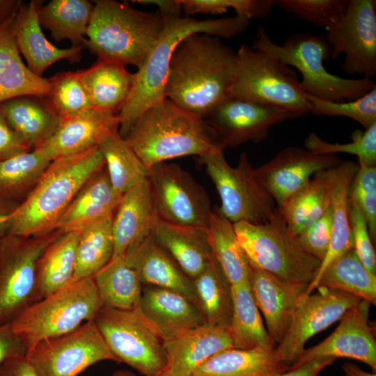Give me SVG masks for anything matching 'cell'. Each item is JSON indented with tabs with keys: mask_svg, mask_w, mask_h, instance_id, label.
I'll return each mask as SVG.
<instances>
[{
	"mask_svg": "<svg viewBox=\"0 0 376 376\" xmlns=\"http://www.w3.org/2000/svg\"><path fill=\"white\" fill-rule=\"evenodd\" d=\"M237 71V53L220 38L191 34L172 53L164 97L205 118L230 96Z\"/></svg>",
	"mask_w": 376,
	"mask_h": 376,
	"instance_id": "cell-1",
	"label": "cell"
},
{
	"mask_svg": "<svg viewBox=\"0 0 376 376\" xmlns=\"http://www.w3.org/2000/svg\"><path fill=\"white\" fill-rule=\"evenodd\" d=\"M105 166L99 147L53 159L9 220L6 235L39 236L56 226L81 187Z\"/></svg>",
	"mask_w": 376,
	"mask_h": 376,
	"instance_id": "cell-2",
	"label": "cell"
},
{
	"mask_svg": "<svg viewBox=\"0 0 376 376\" xmlns=\"http://www.w3.org/2000/svg\"><path fill=\"white\" fill-rule=\"evenodd\" d=\"M164 20V31L142 66L134 73L130 93L118 113V132L123 138L126 137L146 109L166 98L164 89L169 61L181 40L194 33L231 38L244 32L250 25L249 19L237 15L205 20L181 16Z\"/></svg>",
	"mask_w": 376,
	"mask_h": 376,
	"instance_id": "cell-3",
	"label": "cell"
},
{
	"mask_svg": "<svg viewBox=\"0 0 376 376\" xmlns=\"http://www.w3.org/2000/svg\"><path fill=\"white\" fill-rule=\"evenodd\" d=\"M124 139L148 169L168 159L221 148L203 118L167 98L146 109Z\"/></svg>",
	"mask_w": 376,
	"mask_h": 376,
	"instance_id": "cell-4",
	"label": "cell"
},
{
	"mask_svg": "<svg viewBox=\"0 0 376 376\" xmlns=\"http://www.w3.org/2000/svg\"><path fill=\"white\" fill-rule=\"evenodd\" d=\"M84 44L99 60L140 68L164 29L158 12L147 13L114 0L93 1Z\"/></svg>",
	"mask_w": 376,
	"mask_h": 376,
	"instance_id": "cell-5",
	"label": "cell"
},
{
	"mask_svg": "<svg viewBox=\"0 0 376 376\" xmlns=\"http://www.w3.org/2000/svg\"><path fill=\"white\" fill-rule=\"evenodd\" d=\"M292 66L302 75L301 89L318 99L341 102L357 100L376 87L370 79H347L331 74L324 65L329 59L331 48L324 35L294 33L283 45L271 40L263 27L259 26L251 46Z\"/></svg>",
	"mask_w": 376,
	"mask_h": 376,
	"instance_id": "cell-6",
	"label": "cell"
},
{
	"mask_svg": "<svg viewBox=\"0 0 376 376\" xmlns=\"http://www.w3.org/2000/svg\"><path fill=\"white\" fill-rule=\"evenodd\" d=\"M233 226L250 265L292 283L308 285L315 278L321 261L299 246L277 207L263 224Z\"/></svg>",
	"mask_w": 376,
	"mask_h": 376,
	"instance_id": "cell-7",
	"label": "cell"
},
{
	"mask_svg": "<svg viewBox=\"0 0 376 376\" xmlns=\"http://www.w3.org/2000/svg\"><path fill=\"white\" fill-rule=\"evenodd\" d=\"M237 71L230 96L285 113L289 118L311 112L296 72L277 58L242 45L236 52Z\"/></svg>",
	"mask_w": 376,
	"mask_h": 376,
	"instance_id": "cell-8",
	"label": "cell"
},
{
	"mask_svg": "<svg viewBox=\"0 0 376 376\" xmlns=\"http://www.w3.org/2000/svg\"><path fill=\"white\" fill-rule=\"evenodd\" d=\"M101 308L93 279L86 278L70 282L29 306L10 324L29 350L43 340L66 334L94 320Z\"/></svg>",
	"mask_w": 376,
	"mask_h": 376,
	"instance_id": "cell-9",
	"label": "cell"
},
{
	"mask_svg": "<svg viewBox=\"0 0 376 376\" xmlns=\"http://www.w3.org/2000/svg\"><path fill=\"white\" fill-rule=\"evenodd\" d=\"M94 322L118 363L127 364L144 376H158L166 369L165 340L139 307H102Z\"/></svg>",
	"mask_w": 376,
	"mask_h": 376,
	"instance_id": "cell-10",
	"label": "cell"
},
{
	"mask_svg": "<svg viewBox=\"0 0 376 376\" xmlns=\"http://www.w3.org/2000/svg\"><path fill=\"white\" fill-rule=\"evenodd\" d=\"M199 159L218 191V209L226 219L232 224H259L271 218L276 208L275 202L256 179L246 152L241 153L235 167L227 162L220 148L199 156Z\"/></svg>",
	"mask_w": 376,
	"mask_h": 376,
	"instance_id": "cell-11",
	"label": "cell"
},
{
	"mask_svg": "<svg viewBox=\"0 0 376 376\" xmlns=\"http://www.w3.org/2000/svg\"><path fill=\"white\" fill-rule=\"evenodd\" d=\"M62 231L31 237L0 239V326L10 324L24 309L40 300L37 265L47 246Z\"/></svg>",
	"mask_w": 376,
	"mask_h": 376,
	"instance_id": "cell-12",
	"label": "cell"
},
{
	"mask_svg": "<svg viewBox=\"0 0 376 376\" xmlns=\"http://www.w3.org/2000/svg\"><path fill=\"white\" fill-rule=\"evenodd\" d=\"M148 180L160 219L207 228L213 210L211 201L190 173L177 164L161 162L148 169Z\"/></svg>",
	"mask_w": 376,
	"mask_h": 376,
	"instance_id": "cell-13",
	"label": "cell"
},
{
	"mask_svg": "<svg viewBox=\"0 0 376 376\" xmlns=\"http://www.w3.org/2000/svg\"><path fill=\"white\" fill-rule=\"evenodd\" d=\"M25 357L39 376H77L100 361L118 363L94 320L66 334L38 343Z\"/></svg>",
	"mask_w": 376,
	"mask_h": 376,
	"instance_id": "cell-14",
	"label": "cell"
},
{
	"mask_svg": "<svg viewBox=\"0 0 376 376\" xmlns=\"http://www.w3.org/2000/svg\"><path fill=\"white\" fill-rule=\"evenodd\" d=\"M326 30L331 58L345 55V72L370 79L376 76L375 0H349L342 18Z\"/></svg>",
	"mask_w": 376,
	"mask_h": 376,
	"instance_id": "cell-15",
	"label": "cell"
},
{
	"mask_svg": "<svg viewBox=\"0 0 376 376\" xmlns=\"http://www.w3.org/2000/svg\"><path fill=\"white\" fill-rule=\"evenodd\" d=\"M317 292L304 294L282 340L276 347L288 368L304 350L306 341L327 329L362 300L351 293L318 286Z\"/></svg>",
	"mask_w": 376,
	"mask_h": 376,
	"instance_id": "cell-16",
	"label": "cell"
},
{
	"mask_svg": "<svg viewBox=\"0 0 376 376\" xmlns=\"http://www.w3.org/2000/svg\"><path fill=\"white\" fill-rule=\"evenodd\" d=\"M342 161L337 155H318L306 148L289 146L254 168V172L258 182L281 209L311 176Z\"/></svg>",
	"mask_w": 376,
	"mask_h": 376,
	"instance_id": "cell-17",
	"label": "cell"
},
{
	"mask_svg": "<svg viewBox=\"0 0 376 376\" xmlns=\"http://www.w3.org/2000/svg\"><path fill=\"white\" fill-rule=\"evenodd\" d=\"M288 118L283 111L229 96L203 119L224 150L248 141L258 143L267 138L272 126Z\"/></svg>",
	"mask_w": 376,
	"mask_h": 376,
	"instance_id": "cell-18",
	"label": "cell"
},
{
	"mask_svg": "<svg viewBox=\"0 0 376 376\" xmlns=\"http://www.w3.org/2000/svg\"><path fill=\"white\" fill-rule=\"evenodd\" d=\"M370 302L362 299L348 308L336 329L319 344L304 349L288 370L321 357L360 361L376 371V340L368 322Z\"/></svg>",
	"mask_w": 376,
	"mask_h": 376,
	"instance_id": "cell-19",
	"label": "cell"
},
{
	"mask_svg": "<svg viewBox=\"0 0 376 376\" xmlns=\"http://www.w3.org/2000/svg\"><path fill=\"white\" fill-rule=\"evenodd\" d=\"M249 283L256 305L265 318L267 332L274 344L278 345L308 285L283 280L252 265Z\"/></svg>",
	"mask_w": 376,
	"mask_h": 376,
	"instance_id": "cell-20",
	"label": "cell"
},
{
	"mask_svg": "<svg viewBox=\"0 0 376 376\" xmlns=\"http://www.w3.org/2000/svg\"><path fill=\"white\" fill-rule=\"evenodd\" d=\"M118 114L91 108L60 118L51 138L36 148L52 161L57 157L99 147L110 134L118 132Z\"/></svg>",
	"mask_w": 376,
	"mask_h": 376,
	"instance_id": "cell-21",
	"label": "cell"
},
{
	"mask_svg": "<svg viewBox=\"0 0 376 376\" xmlns=\"http://www.w3.org/2000/svg\"><path fill=\"white\" fill-rule=\"evenodd\" d=\"M43 1L31 0L22 3L13 22L12 29L20 54L27 67L36 75L42 77L45 71L61 60L79 62L83 47L61 49L49 42L43 33L39 21V10Z\"/></svg>",
	"mask_w": 376,
	"mask_h": 376,
	"instance_id": "cell-22",
	"label": "cell"
},
{
	"mask_svg": "<svg viewBox=\"0 0 376 376\" xmlns=\"http://www.w3.org/2000/svg\"><path fill=\"white\" fill-rule=\"evenodd\" d=\"M137 273L143 284L178 292L200 310L193 281L155 240L152 233L121 257Z\"/></svg>",
	"mask_w": 376,
	"mask_h": 376,
	"instance_id": "cell-23",
	"label": "cell"
},
{
	"mask_svg": "<svg viewBox=\"0 0 376 376\" xmlns=\"http://www.w3.org/2000/svg\"><path fill=\"white\" fill-rule=\"evenodd\" d=\"M158 219L147 178L123 195L114 212L111 260L123 257L133 246L151 235Z\"/></svg>",
	"mask_w": 376,
	"mask_h": 376,
	"instance_id": "cell-24",
	"label": "cell"
},
{
	"mask_svg": "<svg viewBox=\"0 0 376 376\" xmlns=\"http://www.w3.org/2000/svg\"><path fill=\"white\" fill-rule=\"evenodd\" d=\"M164 348L166 370L175 376H191L212 356L234 347L229 329L205 323L165 340Z\"/></svg>",
	"mask_w": 376,
	"mask_h": 376,
	"instance_id": "cell-25",
	"label": "cell"
},
{
	"mask_svg": "<svg viewBox=\"0 0 376 376\" xmlns=\"http://www.w3.org/2000/svg\"><path fill=\"white\" fill-rule=\"evenodd\" d=\"M139 308L164 340L205 324L201 311L191 301L164 288H143Z\"/></svg>",
	"mask_w": 376,
	"mask_h": 376,
	"instance_id": "cell-26",
	"label": "cell"
},
{
	"mask_svg": "<svg viewBox=\"0 0 376 376\" xmlns=\"http://www.w3.org/2000/svg\"><path fill=\"white\" fill-rule=\"evenodd\" d=\"M152 236L191 280L205 270L214 257L207 228L174 224L159 218Z\"/></svg>",
	"mask_w": 376,
	"mask_h": 376,
	"instance_id": "cell-27",
	"label": "cell"
},
{
	"mask_svg": "<svg viewBox=\"0 0 376 376\" xmlns=\"http://www.w3.org/2000/svg\"><path fill=\"white\" fill-rule=\"evenodd\" d=\"M122 196L113 189L104 166L81 187L58 221L56 229L80 232L94 221L114 213Z\"/></svg>",
	"mask_w": 376,
	"mask_h": 376,
	"instance_id": "cell-28",
	"label": "cell"
},
{
	"mask_svg": "<svg viewBox=\"0 0 376 376\" xmlns=\"http://www.w3.org/2000/svg\"><path fill=\"white\" fill-rule=\"evenodd\" d=\"M288 368L276 347L229 348L212 356L191 376H277Z\"/></svg>",
	"mask_w": 376,
	"mask_h": 376,
	"instance_id": "cell-29",
	"label": "cell"
},
{
	"mask_svg": "<svg viewBox=\"0 0 376 376\" xmlns=\"http://www.w3.org/2000/svg\"><path fill=\"white\" fill-rule=\"evenodd\" d=\"M0 107L10 127L32 150L51 138L61 118L46 96L22 95L5 101Z\"/></svg>",
	"mask_w": 376,
	"mask_h": 376,
	"instance_id": "cell-30",
	"label": "cell"
},
{
	"mask_svg": "<svg viewBox=\"0 0 376 376\" xmlns=\"http://www.w3.org/2000/svg\"><path fill=\"white\" fill-rule=\"evenodd\" d=\"M15 15L0 25V104L22 95L46 96L50 88L49 79L34 74L20 56L12 29Z\"/></svg>",
	"mask_w": 376,
	"mask_h": 376,
	"instance_id": "cell-31",
	"label": "cell"
},
{
	"mask_svg": "<svg viewBox=\"0 0 376 376\" xmlns=\"http://www.w3.org/2000/svg\"><path fill=\"white\" fill-rule=\"evenodd\" d=\"M359 168V164L354 162L342 161L337 166L327 169L331 186V237L327 253L313 280L316 279L335 258L354 248L348 193Z\"/></svg>",
	"mask_w": 376,
	"mask_h": 376,
	"instance_id": "cell-32",
	"label": "cell"
},
{
	"mask_svg": "<svg viewBox=\"0 0 376 376\" xmlns=\"http://www.w3.org/2000/svg\"><path fill=\"white\" fill-rule=\"evenodd\" d=\"M79 72L93 108L118 114L130 93L134 73L122 64L99 59Z\"/></svg>",
	"mask_w": 376,
	"mask_h": 376,
	"instance_id": "cell-33",
	"label": "cell"
},
{
	"mask_svg": "<svg viewBox=\"0 0 376 376\" xmlns=\"http://www.w3.org/2000/svg\"><path fill=\"white\" fill-rule=\"evenodd\" d=\"M318 286L345 291L376 304V275L364 267L354 248L331 261L304 294L313 293Z\"/></svg>",
	"mask_w": 376,
	"mask_h": 376,
	"instance_id": "cell-34",
	"label": "cell"
},
{
	"mask_svg": "<svg viewBox=\"0 0 376 376\" xmlns=\"http://www.w3.org/2000/svg\"><path fill=\"white\" fill-rule=\"evenodd\" d=\"M79 232H62L45 249L37 265L40 300L69 284L73 278Z\"/></svg>",
	"mask_w": 376,
	"mask_h": 376,
	"instance_id": "cell-35",
	"label": "cell"
},
{
	"mask_svg": "<svg viewBox=\"0 0 376 376\" xmlns=\"http://www.w3.org/2000/svg\"><path fill=\"white\" fill-rule=\"evenodd\" d=\"M331 205V186L326 169L316 173L279 209L289 231L297 237L320 218Z\"/></svg>",
	"mask_w": 376,
	"mask_h": 376,
	"instance_id": "cell-36",
	"label": "cell"
},
{
	"mask_svg": "<svg viewBox=\"0 0 376 376\" xmlns=\"http://www.w3.org/2000/svg\"><path fill=\"white\" fill-rule=\"evenodd\" d=\"M102 307L130 310L139 307L142 283L123 258L110 260L91 277Z\"/></svg>",
	"mask_w": 376,
	"mask_h": 376,
	"instance_id": "cell-37",
	"label": "cell"
},
{
	"mask_svg": "<svg viewBox=\"0 0 376 376\" xmlns=\"http://www.w3.org/2000/svg\"><path fill=\"white\" fill-rule=\"evenodd\" d=\"M93 8L88 0H52L42 4L38 17L54 40H69L71 47H83Z\"/></svg>",
	"mask_w": 376,
	"mask_h": 376,
	"instance_id": "cell-38",
	"label": "cell"
},
{
	"mask_svg": "<svg viewBox=\"0 0 376 376\" xmlns=\"http://www.w3.org/2000/svg\"><path fill=\"white\" fill-rule=\"evenodd\" d=\"M233 313L229 332L234 348L276 347L265 327L249 281L231 285Z\"/></svg>",
	"mask_w": 376,
	"mask_h": 376,
	"instance_id": "cell-39",
	"label": "cell"
},
{
	"mask_svg": "<svg viewBox=\"0 0 376 376\" xmlns=\"http://www.w3.org/2000/svg\"><path fill=\"white\" fill-rule=\"evenodd\" d=\"M207 233L212 255L231 285L248 281L249 260L237 241L233 224L220 213L217 205L212 210Z\"/></svg>",
	"mask_w": 376,
	"mask_h": 376,
	"instance_id": "cell-40",
	"label": "cell"
},
{
	"mask_svg": "<svg viewBox=\"0 0 376 376\" xmlns=\"http://www.w3.org/2000/svg\"><path fill=\"white\" fill-rule=\"evenodd\" d=\"M192 281L205 323L229 329L233 313L231 284L214 257Z\"/></svg>",
	"mask_w": 376,
	"mask_h": 376,
	"instance_id": "cell-41",
	"label": "cell"
},
{
	"mask_svg": "<svg viewBox=\"0 0 376 376\" xmlns=\"http://www.w3.org/2000/svg\"><path fill=\"white\" fill-rule=\"evenodd\" d=\"M113 214L94 221L79 232L71 282L91 278L111 260L113 252Z\"/></svg>",
	"mask_w": 376,
	"mask_h": 376,
	"instance_id": "cell-42",
	"label": "cell"
},
{
	"mask_svg": "<svg viewBox=\"0 0 376 376\" xmlns=\"http://www.w3.org/2000/svg\"><path fill=\"white\" fill-rule=\"evenodd\" d=\"M99 148L111 184L119 195L148 178V169L118 131L108 136Z\"/></svg>",
	"mask_w": 376,
	"mask_h": 376,
	"instance_id": "cell-43",
	"label": "cell"
},
{
	"mask_svg": "<svg viewBox=\"0 0 376 376\" xmlns=\"http://www.w3.org/2000/svg\"><path fill=\"white\" fill-rule=\"evenodd\" d=\"M52 160L33 149L0 161V197L10 198L36 185Z\"/></svg>",
	"mask_w": 376,
	"mask_h": 376,
	"instance_id": "cell-44",
	"label": "cell"
},
{
	"mask_svg": "<svg viewBox=\"0 0 376 376\" xmlns=\"http://www.w3.org/2000/svg\"><path fill=\"white\" fill-rule=\"evenodd\" d=\"M49 79L46 97L60 118L93 108L79 70L58 72Z\"/></svg>",
	"mask_w": 376,
	"mask_h": 376,
	"instance_id": "cell-45",
	"label": "cell"
},
{
	"mask_svg": "<svg viewBox=\"0 0 376 376\" xmlns=\"http://www.w3.org/2000/svg\"><path fill=\"white\" fill-rule=\"evenodd\" d=\"M351 138L352 142L348 143H331L311 132L305 139V147L318 155L349 153L358 157L360 166H376V123L364 132L355 130Z\"/></svg>",
	"mask_w": 376,
	"mask_h": 376,
	"instance_id": "cell-46",
	"label": "cell"
},
{
	"mask_svg": "<svg viewBox=\"0 0 376 376\" xmlns=\"http://www.w3.org/2000/svg\"><path fill=\"white\" fill-rule=\"evenodd\" d=\"M306 96L313 115L347 117L365 130L376 123V87L357 100L341 102L320 100L307 93Z\"/></svg>",
	"mask_w": 376,
	"mask_h": 376,
	"instance_id": "cell-47",
	"label": "cell"
},
{
	"mask_svg": "<svg viewBox=\"0 0 376 376\" xmlns=\"http://www.w3.org/2000/svg\"><path fill=\"white\" fill-rule=\"evenodd\" d=\"M275 5L298 19L326 29L342 18L349 0H278Z\"/></svg>",
	"mask_w": 376,
	"mask_h": 376,
	"instance_id": "cell-48",
	"label": "cell"
},
{
	"mask_svg": "<svg viewBox=\"0 0 376 376\" xmlns=\"http://www.w3.org/2000/svg\"><path fill=\"white\" fill-rule=\"evenodd\" d=\"M350 205L363 214L373 243L376 240V166H360L350 185Z\"/></svg>",
	"mask_w": 376,
	"mask_h": 376,
	"instance_id": "cell-49",
	"label": "cell"
},
{
	"mask_svg": "<svg viewBox=\"0 0 376 376\" xmlns=\"http://www.w3.org/2000/svg\"><path fill=\"white\" fill-rule=\"evenodd\" d=\"M332 219L331 205L320 218L296 237L299 246L321 262L324 258L329 246Z\"/></svg>",
	"mask_w": 376,
	"mask_h": 376,
	"instance_id": "cell-50",
	"label": "cell"
},
{
	"mask_svg": "<svg viewBox=\"0 0 376 376\" xmlns=\"http://www.w3.org/2000/svg\"><path fill=\"white\" fill-rule=\"evenodd\" d=\"M350 220L354 249L364 267L376 275V256L365 217L356 205H350Z\"/></svg>",
	"mask_w": 376,
	"mask_h": 376,
	"instance_id": "cell-51",
	"label": "cell"
},
{
	"mask_svg": "<svg viewBox=\"0 0 376 376\" xmlns=\"http://www.w3.org/2000/svg\"><path fill=\"white\" fill-rule=\"evenodd\" d=\"M180 2L186 17L198 13L223 14L232 8L236 15L249 18L256 8L253 0H180Z\"/></svg>",
	"mask_w": 376,
	"mask_h": 376,
	"instance_id": "cell-52",
	"label": "cell"
},
{
	"mask_svg": "<svg viewBox=\"0 0 376 376\" xmlns=\"http://www.w3.org/2000/svg\"><path fill=\"white\" fill-rule=\"evenodd\" d=\"M31 150L8 124L0 107V161Z\"/></svg>",
	"mask_w": 376,
	"mask_h": 376,
	"instance_id": "cell-53",
	"label": "cell"
},
{
	"mask_svg": "<svg viewBox=\"0 0 376 376\" xmlns=\"http://www.w3.org/2000/svg\"><path fill=\"white\" fill-rule=\"evenodd\" d=\"M28 349L10 324L0 326V366L7 359L24 357Z\"/></svg>",
	"mask_w": 376,
	"mask_h": 376,
	"instance_id": "cell-54",
	"label": "cell"
},
{
	"mask_svg": "<svg viewBox=\"0 0 376 376\" xmlns=\"http://www.w3.org/2000/svg\"><path fill=\"white\" fill-rule=\"evenodd\" d=\"M336 359L332 357H318L277 376H318L322 370L332 364Z\"/></svg>",
	"mask_w": 376,
	"mask_h": 376,
	"instance_id": "cell-55",
	"label": "cell"
},
{
	"mask_svg": "<svg viewBox=\"0 0 376 376\" xmlns=\"http://www.w3.org/2000/svg\"><path fill=\"white\" fill-rule=\"evenodd\" d=\"M0 376H39L26 357H12L0 366Z\"/></svg>",
	"mask_w": 376,
	"mask_h": 376,
	"instance_id": "cell-56",
	"label": "cell"
},
{
	"mask_svg": "<svg viewBox=\"0 0 376 376\" xmlns=\"http://www.w3.org/2000/svg\"><path fill=\"white\" fill-rule=\"evenodd\" d=\"M143 5H155L163 19L181 16L180 0H136L132 1Z\"/></svg>",
	"mask_w": 376,
	"mask_h": 376,
	"instance_id": "cell-57",
	"label": "cell"
},
{
	"mask_svg": "<svg viewBox=\"0 0 376 376\" xmlns=\"http://www.w3.org/2000/svg\"><path fill=\"white\" fill-rule=\"evenodd\" d=\"M17 205L10 198L0 197V238L7 235L10 218Z\"/></svg>",
	"mask_w": 376,
	"mask_h": 376,
	"instance_id": "cell-58",
	"label": "cell"
},
{
	"mask_svg": "<svg viewBox=\"0 0 376 376\" xmlns=\"http://www.w3.org/2000/svg\"><path fill=\"white\" fill-rule=\"evenodd\" d=\"M21 3L17 0H0V25L15 15Z\"/></svg>",
	"mask_w": 376,
	"mask_h": 376,
	"instance_id": "cell-59",
	"label": "cell"
},
{
	"mask_svg": "<svg viewBox=\"0 0 376 376\" xmlns=\"http://www.w3.org/2000/svg\"><path fill=\"white\" fill-rule=\"evenodd\" d=\"M342 368L345 376H376L375 373H368L360 369L357 366L352 363H344Z\"/></svg>",
	"mask_w": 376,
	"mask_h": 376,
	"instance_id": "cell-60",
	"label": "cell"
},
{
	"mask_svg": "<svg viewBox=\"0 0 376 376\" xmlns=\"http://www.w3.org/2000/svg\"><path fill=\"white\" fill-rule=\"evenodd\" d=\"M111 376H136V375L130 370H120L113 373Z\"/></svg>",
	"mask_w": 376,
	"mask_h": 376,
	"instance_id": "cell-61",
	"label": "cell"
},
{
	"mask_svg": "<svg viewBox=\"0 0 376 376\" xmlns=\"http://www.w3.org/2000/svg\"><path fill=\"white\" fill-rule=\"evenodd\" d=\"M158 376H175V375L166 369L163 373H162Z\"/></svg>",
	"mask_w": 376,
	"mask_h": 376,
	"instance_id": "cell-62",
	"label": "cell"
},
{
	"mask_svg": "<svg viewBox=\"0 0 376 376\" xmlns=\"http://www.w3.org/2000/svg\"><path fill=\"white\" fill-rule=\"evenodd\" d=\"M1 239V238H0Z\"/></svg>",
	"mask_w": 376,
	"mask_h": 376,
	"instance_id": "cell-63",
	"label": "cell"
}]
</instances>
